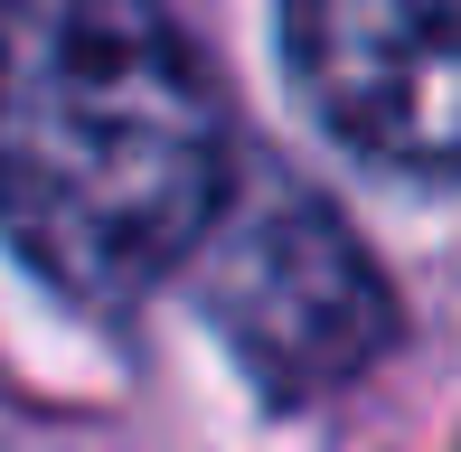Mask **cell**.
<instances>
[{"instance_id": "3", "label": "cell", "mask_w": 461, "mask_h": 452, "mask_svg": "<svg viewBox=\"0 0 461 452\" xmlns=\"http://www.w3.org/2000/svg\"><path fill=\"white\" fill-rule=\"evenodd\" d=\"M311 113L376 170H461V0H283Z\"/></svg>"}, {"instance_id": "2", "label": "cell", "mask_w": 461, "mask_h": 452, "mask_svg": "<svg viewBox=\"0 0 461 452\" xmlns=\"http://www.w3.org/2000/svg\"><path fill=\"white\" fill-rule=\"evenodd\" d=\"M198 302L217 321V339L236 348V367L292 405L348 386L395 339L386 274L302 189H264L217 217V236L198 255Z\"/></svg>"}, {"instance_id": "1", "label": "cell", "mask_w": 461, "mask_h": 452, "mask_svg": "<svg viewBox=\"0 0 461 452\" xmlns=\"http://www.w3.org/2000/svg\"><path fill=\"white\" fill-rule=\"evenodd\" d=\"M226 217V113L151 0H0V226L76 302L151 293Z\"/></svg>"}]
</instances>
